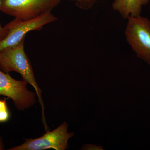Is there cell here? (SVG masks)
I'll return each mask as SVG.
<instances>
[{"mask_svg": "<svg viewBox=\"0 0 150 150\" xmlns=\"http://www.w3.org/2000/svg\"><path fill=\"white\" fill-rule=\"evenodd\" d=\"M25 38L17 45L6 48L0 51V70L6 73L16 72L19 73L23 80L27 82L34 88L38 101L42 109V121L44 126L47 127L44 115V107L41 91L35 80L30 61L24 49Z\"/></svg>", "mask_w": 150, "mask_h": 150, "instance_id": "obj_1", "label": "cell"}, {"mask_svg": "<svg viewBox=\"0 0 150 150\" xmlns=\"http://www.w3.org/2000/svg\"><path fill=\"white\" fill-rule=\"evenodd\" d=\"M125 30L126 41L137 57L150 64V21L139 16L127 19Z\"/></svg>", "mask_w": 150, "mask_h": 150, "instance_id": "obj_2", "label": "cell"}, {"mask_svg": "<svg viewBox=\"0 0 150 150\" xmlns=\"http://www.w3.org/2000/svg\"><path fill=\"white\" fill-rule=\"evenodd\" d=\"M57 20V18L51 11L47 12L35 18L28 20L14 19L4 26L7 31V34L0 41V51L17 45L25 38L28 32L41 30L45 25Z\"/></svg>", "mask_w": 150, "mask_h": 150, "instance_id": "obj_3", "label": "cell"}, {"mask_svg": "<svg viewBox=\"0 0 150 150\" xmlns=\"http://www.w3.org/2000/svg\"><path fill=\"white\" fill-rule=\"evenodd\" d=\"M61 0H1L0 11L23 21L35 18L51 11Z\"/></svg>", "mask_w": 150, "mask_h": 150, "instance_id": "obj_4", "label": "cell"}, {"mask_svg": "<svg viewBox=\"0 0 150 150\" xmlns=\"http://www.w3.org/2000/svg\"><path fill=\"white\" fill-rule=\"evenodd\" d=\"M27 82L16 80L0 70V96L12 100L19 110H24L36 102L35 94L28 90Z\"/></svg>", "mask_w": 150, "mask_h": 150, "instance_id": "obj_5", "label": "cell"}, {"mask_svg": "<svg viewBox=\"0 0 150 150\" xmlns=\"http://www.w3.org/2000/svg\"><path fill=\"white\" fill-rule=\"evenodd\" d=\"M68 124L62 123L57 129L48 131L42 137L35 139H25L23 144L9 149V150H44L52 149L56 150L68 149L67 142L74 135L68 133Z\"/></svg>", "mask_w": 150, "mask_h": 150, "instance_id": "obj_6", "label": "cell"}, {"mask_svg": "<svg viewBox=\"0 0 150 150\" xmlns=\"http://www.w3.org/2000/svg\"><path fill=\"white\" fill-rule=\"evenodd\" d=\"M150 0H114L112 8L121 17L127 19L130 17L141 15L143 6L147 5Z\"/></svg>", "mask_w": 150, "mask_h": 150, "instance_id": "obj_7", "label": "cell"}, {"mask_svg": "<svg viewBox=\"0 0 150 150\" xmlns=\"http://www.w3.org/2000/svg\"><path fill=\"white\" fill-rule=\"evenodd\" d=\"M74 4L78 8L83 10H88L100 0H68Z\"/></svg>", "mask_w": 150, "mask_h": 150, "instance_id": "obj_8", "label": "cell"}, {"mask_svg": "<svg viewBox=\"0 0 150 150\" xmlns=\"http://www.w3.org/2000/svg\"><path fill=\"white\" fill-rule=\"evenodd\" d=\"M10 113L8 108L0 111V123H5L9 120Z\"/></svg>", "mask_w": 150, "mask_h": 150, "instance_id": "obj_9", "label": "cell"}, {"mask_svg": "<svg viewBox=\"0 0 150 150\" xmlns=\"http://www.w3.org/2000/svg\"><path fill=\"white\" fill-rule=\"evenodd\" d=\"M81 150H103L102 146H97L93 144L84 145L82 147Z\"/></svg>", "mask_w": 150, "mask_h": 150, "instance_id": "obj_10", "label": "cell"}, {"mask_svg": "<svg viewBox=\"0 0 150 150\" xmlns=\"http://www.w3.org/2000/svg\"><path fill=\"white\" fill-rule=\"evenodd\" d=\"M1 0H0V6H1ZM7 34V31L5 28L3 27L0 23V41L6 37Z\"/></svg>", "mask_w": 150, "mask_h": 150, "instance_id": "obj_11", "label": "cell"}, {"mask_svg": "<svg viewBox=\"0 0 150 150\" xmlns=\"http://www.w3.org/2000/svg\"><path fill=\"white\" fill-rule=\"evenodd\" d=\"M8 108L6 99L5 98L4 100H0V111Z\"/></svg>", "mask_w": 150, "mask_h": 150, "instance_id": "obj_12", "label": "cell"}, {"mask_svg": "<svg viewBox=\"0 0 150 150\" xmlns=\"http://www.w3.org/2000/svg\"><path fill=\"white\" fill-rule=\"evenodd\" d=\"M4 145L3 143L2 139L0 137V150H4Z\"/></svg>", "mask_w": 150, "mask_h": 150, "instance_id": "obj_13", "label": "cell"}]
</instances>
